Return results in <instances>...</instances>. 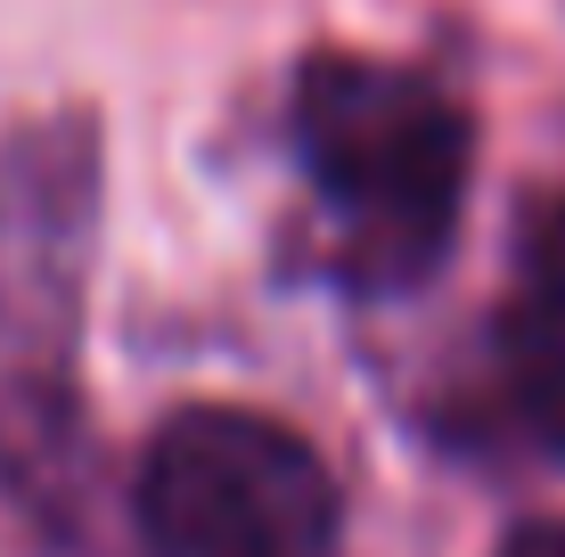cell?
<instances>
[{"label":"cell","instance_id":"cell-1","mask_svg":"<svg viewBox=\"0 0 565 557\" xmlns=\"http://www.w3.org/2000/svg\"><path fill=\"white\" fill-rule=\"evenodd\" d=\"M99 255V131L90 115H33L0 140V484L25 516L83 508V287Z\"/></svg>","mask_w":565,"mask_h":557},{"label":"cell","instance_id":"cell-2","mask_svg":"<svg viewBox=\"0 0 565 557\" xmlns=\"http://www.w3.org/2000/svg\"><path fill=\"white\" fill-rule=\"evenodd\" d=\"M296 157L353 287L402 296L451 255L467 205V115L426 74L377 57H303Z\"/></svg>","mask_w":565,"mask_h":557},{"label":"cell","instance_id":"cell-3","mask_svg":"<svg viewBox=\"0 0 565 557\" xmlns=\"http://www.w3.org/2000/svg\"><path fill=\"white\" fill-rule=\"evenodd\" d=\"M131 516L156 557H337L344 501L296 427L205 401L156 427Z\"/></svg>","mask_w":565,"mask_h":557},{"label":"cell","instance_id":"cell-4","mask_svg":"<svg viewBox=\"0 0 565 557\" xmlns=\"http://www.w3.org/2000/svg\"><path fill=\"white\" fill-rule=\"evenodd\" d=\"M509 377H516L524 427L565 459V197L533 229V255H524V279L509 303Z\"/></svg>","mask_w":565,"mask_h":557},{"label":"cell","instance_id":"cell-5","mask_svg":"<svg viewBox=\"0 0 565 557\" xmlns=\"http://www.w3.org/2000/svg\"><path fill=\"white\" fill-rule=\"evenodd\" d=\"M500 557H565V525H524Z\"/></svg>","mask_w":565,"mask_h":557}]
</instances>
